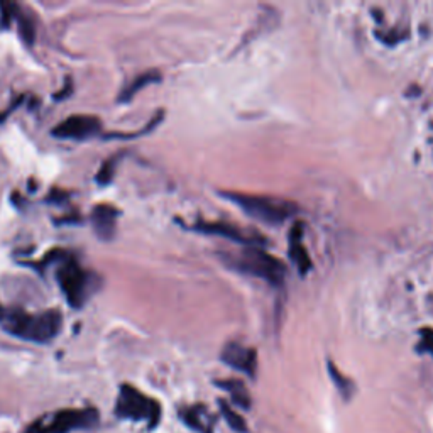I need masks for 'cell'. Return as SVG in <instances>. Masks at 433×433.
Masks as SVG:
<instances>
[{
  "instance_id": "5bb4252c",
  "label": "cell",
  "mask_w": 433,
  "mask_h": 433,
  "mask_svg": "<svg viewBox=\"0 0 433 433\" xmlns=\"http://www.w3.org/2000/svg\"><path fill=\"white\" fill-rule=\"evenodd\" d=\"M327 369H329L330 379H332V382H334L335 388H337L340 396L344 398V401H349V399H351L356 394L354 381H352L351 377H347L346 374L340 371L337 365H335V363H332V360L327 363Z\"/></svg>"
},
{
  "instance_id": "52a82bcc",
  "label": "cell",
  "mask_w": 433,
  "mask_h": 433,
  "mask_svg": "<svg viewBox=\"0 0 433 433\" xmlns=\"http://www.w3.org/2000/svg\"><path fill=\"white\" fill-rule=\"evenodd\" d=\"M188 229L199 234L224 237L227 241L242 244L246 247H264L268 244V239L258 232V230L244 229L241 225L230 224V222L224 220H196Z\"/></svg>"
},
{
  "instance_id": "6da1fadb",
  "label": "cell",
  "mask_w": 433,
  "mask_h": 433,
  "mask_svg": "<svg viewBox=\"0 0 433 433\" xmlns=\"http://www.w3.org/2000/svg\"><path fill=\"white\" fill-rule=\"evenodd\" d=\"M63 317L60 310H46L43 313H26L0 306V327L7 334L36 344H48L60 334Z\"/></svg>"
},
{
  "instance_id": "8992f818",
  "label": "cell",
  "mask_w": 433,
  "mask_h": 433,
  "mask_svg": "<svg viewBox=\"0 0 433 433\" xmlns=\"http://www.w3.org/2000/svg\"><path fill=\"white\" fill-rule=\"evenodd\" d=\"M56 281L60 284L66 301L73 308H82L85 305L88 295L92 291V276L73 259H63V264L58 268Z\"/></svg>"
},
{
  "instance_id": "44dd1931",
  "label": "cell",
  "mask_w": 433,
  "mask_h": 433,
  "mask_svg": "<svg viewBox=\"0 0 433 433\" xmlns=\"http://www.w3.org/2000/svg\"><path fill=\"white\" fill-rule=\"evenodd\" d=\"M406 36L408 34H401V32H399L398 29H393V31L384 32V34H377V37H379L382 43H386V44H389V46H393V44H396V43H401V39H405Z\"/></svg>"
},
{
  "instance_id": "4fadbf2b",
  "label": "cell",
  "mask_w": 433,
  "mask_h": 433,
  "mask_svg": "<svg viewBox=\"0 0 433 433\" xmlns=\"http://www.w3.org/2000/svg\"><path fill=\"white\" fill-rule=\"evenodd\" d=\"M215 384L220 389H224L229 393V396L232 398L234 405H237L242 410H249L251 408V394L247 391L246 384L241 379H220L215 381Z\"/></svg>"
},
{
  "instance_id": "603a6c76",
  "label": "cell",
  "mask_w": 433,
  "mask_h": 433,
  "mask_svg": "<svg viewBox=\"0 0 433 433\" xmlns=\"http://www.w3.org/2000/svg\"><path fill=\"white\" fill-rule=\"evenodd\" d=\"M23 100H24V96H23V95H20V96H19V99H18V100H15V102H12V103L9 105V107H7V111H6V112H2V113H0V122H2L4 119H7V117H9V113H11L12 111H15V108H18V107H19V105H20V103H23Z\"/></svg>"
},
{
  "instance_id": "3957f363",
  "label": "cell",
  "mask_w": 433,
  "mask_h": 433,
  "mask_svg": "<svg viewBox=\"0 0 433 433\" xmlns=\"http://www.w3.org/2000/svg\"><path fill=\"white\" fill-rule=\"evenodd\" d=\"M218 256L230 269H235L242 275L259 277L272 286L283 284L288 272L283 261L271 256L263 247H244L239 254L220 252Z\"/></svg>"
},
{
  "instance_id": "d6986e66",
  "label": "cell",
  "mask_w": 433,
  "mask_h": 433,
  "mask_svg": "<svg viewBox=\"0 0 433 433\" xmlns=\"http://www.w3.org/2000/svg\"><path fill=\"white\" fill-rule=\"evenodd\" d=\"M420 342L416 346V351L420 354H428L433 357V329L432 327H423L420 329Z\"/></svg>"
},
{
  "instance_id": "9c48e42d",
  "label": "cell",
  "mask_w": 433,
  "mask_h": 433,
  "mask_svg": "<svg viewBox=\"0 0 433 433\" xmlns=\"http://www.w3.org/2000/svg\"><path fill=\"white\" fill-rule=\"evenodd\" d=\"M220 357L229 368L247 374L251 377H256V372H258V352H256V349L246 347L239 342H229L222 349Z\"/></svg>"
},
{
  "instance_id": "277c9868",
  "label": "cell",
  "mask_w": 433,
  "mask_h": 433,
  "mask_svg": "<svg viewBox=\"0 0 433 433\" xmlns=\"http://www.w3.org/2000/svg\"><path fill=\"white\" fill-rule=\"evenodd\" d=\"M115 413L119 418L134 420V422H142L146 420L151 425V428L156 427L161 418V406L156 399L146 396L144 393L134 388L130 384H122L117 398Z\"/></svg>"
},
{
  "instance_id": "ffe728a7",
  "label": "cell",
  "mask_w": 433,
  "mask_h": 433,
  "mask_svg": "<svg viewBox=\"0 0 433 433\" xmlns=\"http://www.w3.org/2000/svg\"><path fill=\"white\" fill-rule=\"evenodd\" d=\"M19 6L18 4H7V2H0V29H9L11 23L15 19V14H18Z\"/></svg>"
},
{
  "instance_id": "8fae6325",
  "label": "cell",
  "mask_w": 433,
  "mask_h": 433,
  "mask_svg": "<svg viewBox=\"0 0 433 433\" xmlns=\"http://www.w3.org/2000/svg\"><path fill=\"white\" fill-rule=\"evenodd\" d=\"M117 217H119V210L108 203L96 205L92 212V222H94L95 234L102 241H111L115 234Z\"/></svg>"
},
{
  "instance_id": "ac0fdd59",
  "label": "cell",
  "mask_w": 433,
  "mask_h": 433,
  "mask_svg": "<svg viewBox=\"0 0 433 433\" xmlns=\"http://www.w3.org/2000/svg\"><path fill=\"white\" fill-rule=\"evenodd\" d=\"M115 166H117V158H111L107 161H103V165L100 166L99 173H96L95 180L100 187H107L112 183L113 175H115Z\"/></svg>"
},
{
  "instance_id": "9a60e30c",
  "label": "cell",
  "mask_w": 433,
  "mask_h": 433,
  "mask_svg": "<svg viewBox=\"0 0 433 433\" xmlns=\"http://www.w3.org/2000/svg\"><path fill=\"white\" fill-rule=\"evenodd\" d=\"M201 416H205V410L200 406L187 408V410L182 411V420L188 425V427L200 433H212L208 425L201 420Z\"/></svg>"
},
{
  "instance_id": "7c38bea8",
  "label": "cell",
  "mask_w": 433,
  "mask_h": 433,
  "mask_svg": "<svg viewBox=\"0 0 433 433\" xmlns=\"http://www.w3.org/2000/svg\"><path fill=\"white\" fill-rule=\"evenodd\" d=\"M161 78H163L161 73H159L158 70H149V71H146V73L139 75L137 78H134V82H130L129 85L120 92L119 102L120 103L130 102V100H132L139 92L144 90V88L149 85H156V83L161 82Z\"/></svg>"
},
{
  "instance_id": "2e32d148",
  "label": "cell",
  "mask_w": 433,
  "mask_h": 433,
  "mask_svg": "<svg viewBox=\"0 0 433 433\" xmlns=\"http://www.w3.org/2000/svg\"><path fill=\"white\" fill-rule=\"evenodd\" d=\"M218 408H220V413L224 415V420L227 422V425H229L230 428H232L234 432L237 433H247V425H246V420L242 418V415H239L237 411L234 410L232 406L229 405L227 401H218Z\"/></svg>"
},
{
  "instance_id": "30bf717a",
  "label": "cell",
  "mask_w": 433,
  "mask_h": 433,
  "mask_svg": "<svg viewBox=\"0 0 433 433\" xmlns=\"http://www.w3.org/2000/svg\"><path fill=\"white\" fill-rule=\"evenodd\" d=\"M289 258H291L293 264L298 268L301 276H305L306 272L312 269V258H310L308 251H306L303 244V225L301 222H296L293 225L291 232H289Z\"/></svg>"
},
{
  "instance_id": "e0dca14e",
  "label": "cell",
  "mask_w": 433,
  "mask_h": 433,
  "mask_svg": "<svg viewBox=\"0 0 433 433\" xmlns=\"http://www.w3.org/2000/svg\"><path fill=\"white\" fill-rule=\"evenodd\" d=\"M15 20H18L19 34L20 37H23V41L31 46L36 39V29H34V24H32V20L29 19L26 14H23L20 9L18 11V14H15Z\"/></svg>"
},
{
  "instance_id": "7402d4cb",
  "label": "cell",
  "mask_w": 433,
  "mask_h": 433,
  "mask_svg": "<svg viewBox=\"0 0 433 433\" xmlns=\"http://www.w3.org/2000/svg\"><path fill=\"white\" fill-rule=\"evenodd\" d=\"M71 92H73V82H71V78H68V80H66V83H65V88L58 92V94H54L53 99L60 102V100L68 99V96L71 95Z\"/></svg>"
},
{
  "instance_id": "ba28073f",
  "label": "cell",
  "mask_w": 433,
  "mask_h": 433,
  "mask_svg": "<svg viewBox=\"0 0 433 433\" xmlns=\"http://www.w3.org/2000/svg\"><path fill=\"white\" fill-rule=\"evenodd\" d=\"M102 129V122L95 115H71L68 119L61 120L51 130L53 137L58 139H75V141H82L88 139L100 132Z\"/></svg>"
},
{
  "instance_id": "5b68a950",
  "label": "cell",
  "mask_w": 433,
  "mask_h": 433,
  "mask_svg": "<svg viewBox=\"0 0 433 433\" xmlns=\"http://www.w3.org/2000/svg\"><path fill=\"white\" fill-rule=\"evenodd\" d=\"M99 422V411L92 410H61L46 418L37 420L26 433H71L82 428H90Z\"/></svg>"
},
{
  "instance_id": "7a4b0ae2",
  "label": "cell",
  "mask_w": 433,
  "mask_h": 433,
  "mask_svg": "<svg viewBox=\"0 0 433 433\" xmlns=\"http://www.w3.org/2000/svg\"><path fill=\"white\" fill-rule=\"evenodd\" d=\"M222 196L230 200L235 207L242 210L246 215L266 225H283L286 220L295 217L300 208L295 201L269 195H252L242 192H222Z\"/></svg>"
}]
</instances>
